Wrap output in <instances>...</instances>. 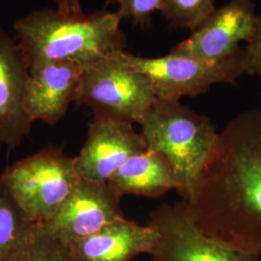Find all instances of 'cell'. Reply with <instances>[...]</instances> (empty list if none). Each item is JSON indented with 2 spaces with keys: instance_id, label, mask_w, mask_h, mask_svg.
Listing matches in <instances>:
<instances>
[{
  "instance_id": "cell-9",
  "label": "cell",
  "mask_w": 261,
  "mask_h": 261,
  "mask_svg": "<svg viewBox=\"0 0 261 261\" xmlns=\"http://www.w3.org/2000/svg\"><path fill=\"white\" fill-rule=\"evenodd\" d=\"M256 19L252 0H230L170 51L210 61L238 56L245 48L240 44L252 38Z\"/></svg>"
},
{
  "instance_id": "cell-4",
  "label": "cell",
  "mask_w": 261,
  "mask_h": 261,
  "mask_svg": "<svg viewBox=\"0 0 261 261\" xmlns=\"http://www.w3.org/2000/svg\"><path fill=\"white\" fill-rule=\"evenodd\" d=\"M126 51L85 66L75 103L96 118L140 124L157 97L148 79L130 65Z\"/></svg>"
},
{
  "instance_id": "cell-14",
  "label": "cell",
  "mask_w": 261,
  "mask_h": 261,
  "mask_svg": "<svg viewBox=\"0 0 261 261\" xmlns=\"http://www.w3.org/2000/svg\"><path fill=\"white\" fill-rule=\"evenodd\" d=\"M109 183L122 196L159 197L178 187L168 159L148 147L127 160Z\"/></svg>"
},
{
  "instance_id": "cell-12",
  "label": "cell",
  "mask_w": 261,
  "mask_h": 261,
  "mask_svg": "<svg viewBox=\"0 0 261 261\" xmlns=\"http://www.w3.org/2000/svg\"><path fill=\"white\" fill-rule=\"evenodd\" d=\"M28 64L16 39L0 25V142L16 149L31 132L24 109Z\"/></svg>"
},
{
  "instance_id": "cell-18",
  "label": "cell",
  "mask_w": 261,
  "mask_h": 261,
  "mask_svg": "<svg viewBox=\"0 0 261 261\" xmlns=\"http://www.w3.org/2000/svg\"><path fill=\"white\" fill-rule=\"evenodd\" d=\"M164 0H118L117 14L122 19H130L135 25L148 27L152 15L162 10Z\"/></svg>"
},
{
  "instance_id": "cell-17",
  "label": "cell",
  "mask_w": 261,
  "mask_h": 261,
  "mask_svg": "<svg viewBox=\"0 0 261 261\" xmlns=\"http://www.w3.org/2000/svg\"><path fill=\"white\" fill-rule=\"evenodd\" d=\"M216 9L215 0H164L161 13L172 27L194 32Z\"/></svg>"
},
{
  "instance_id": "cell-19",
  "label": "cell",
  "mask_w": 261,
  "mask_h": 261,
  "mask_svg": "<svg viewBox=\"0 0 261 261\" xmlns=\"http://www.w3.org/2000/svg\"><path fill=\"white\" fill-rule=\"evenodd\" d=\"M246 73L256 75L261 82V15L257 16L250 41L245 46Z\"/></svg>"
},
{
  "instance_id": "cell-2",
  "label": "cell",
  "mask_w": 261,
  "mask_h": 261,
  "mask_svg": "<svg viewBox=\"0 0 261 261\" xmlns=\"http://www.w3.org/2000/svg\"><path fill=\"white\" fill-rule=\"evenodd\" d=\"M117 12L69 14L34 10L13 23L15 39L28 69L58 61L90 65L125 51L126 36Z\"/></svg>"
},
{
  "instance_id": "cell-13",
  "label": "cell",
  "mask_w": 261,
  "mask_h": 261,
  "mask_svg": "<svg viewBox=\"0 0 261 261\" xmlns=\"http://www.w3.org/2000/svg\"><path fill=\"white\" fill-rule=\"evenodd\" d=\"M157 240L155 228L122 218L97 233L67 244L75 261H133L151 254Z\"/></svg>"
},
{
  "instance_id": "cell-5",
  "label": "cell",
  "mask_w": 261,
  "mask_h": 261,
  "mask_svg": "<svg viewBox=\"0 0 261 261\" xmlns=\"http://www.w3.org/2000/svg\"><path fill=\"white\" fill-rule=\"evenodd\" d=\"M0 180L31 222L45 224L63 204L80 176L75 157L48 147L12 164Z\"/></svg>"
},
{
  "instance_id": "cell-11",
  "label": "cell",
  "mask_w": 261,
  "mask_h": 261,
  "mask_svg": "<svg viewBox=\"0 0 261 261\" xmlns=\"http://www.w3.org/2000/svg\"><path fill=\"white\" fill-rule=\"evenodd\" d=\"M84 66L58 61L29 69L24 90V109L31 121L56 125L75 103Z\"/></svg>"
},
{
  "instance_id": "cell-6",
  "label": "cell",
  "mask_w": 261,
  "mask_h": 261,
  "mask_svg": "<svg viewBox=\"0 0 261 261\" xmlns=\"http://www.w3.org/2000/svg\"><path fill=\"white\" fill-rule=\"evenodd\" d=\"M130 65L145 75L158 99L180 100L205 93L215 84H234L246 73L245 48L238 56L210 61L175 53L142 57L125 53Z\"/></svg>"
},
{
  "instance_id": "cell-10",
  "label": "cell",
  "mask_w": 261,
  "mask_h": 261,
  "mask_svg": "<svg viewBox=\"0 0 261 261\" xmlns=\"http://www.w3.org/2000/svg\"><path fill=\"white\" fill-rule=\"evenodd\" d=\"M146 148L141 133L133 124L94 117L84 145L75 157L76 172L81 179L109 183L127 160Z\"/></svg>"
},
{
  "instance_id": "cell-8",
  "label": "cell",
  "mask_w": 261,
  "mask_h": 261,
  "mask_svg": "<svg viewBox=\"0 0 261 261\" xmlns=\"http://www.w3.org/2000/svg\"><path fill=\"white\" fill-rule=\"evenodd\" d=\"M121 198L110 183L80 178L55 216L42 225L62 242H75L124 218Z\"/></svg>"
},
{
  "instance_id": "cell-20",
  "label": "cell",
  "mask_w": 261,
  "mask_h": 261,
  "mask_svg": "<svg viewBox=\"0 0 261 261\" xmlns=\"http://www.w3.org/2000/svg\"><path fill=\"white\" fill-rule=\"evenodd\" d=\"M56 4V9L69 13V14H76L82 13V0H51Z\"/></svg>"
},
{
  "instance_id": "cell-7",
  "label": "cell",
  "mask_w": 261,
  "mask_h": 261,
  "mask_svg": "<svg viewBox=\"0 0 261 261\" xmlns=\"http://www.w3.org/2000/svg\"><path fill=\"white\" fill-rule=\"evenodd\" d=\"M157 232L151 261H261V256L215 242L190 221L185 202L163 204L149 215Z\"/></svg>"
},
{
  "instance_id": "cell-1",
  "label": "cell",
  "mask_w": 261,
  "mask_h": 261,
  "mask_svg": "<svg viewBox=\"0 0 261 261\" xmlns=\"http://www.w3.org/2000/svg\"><path fill=\"white\" fill-rule=\"evenodd\" d=\"M185 204L201 233L261 256V108L239 113L219 132Z\"/></svg>"
},
{
  "instance_id": "cell-16",
  "label": "cell",
  "mask_w": 261,
  "mask_h": 261,
  "mask_svg": "<svg viewBox=\"0 0 261 261\" xmlns=\"http://www.w3.org/2000/svg\"><path fill=\"white\" fill-rule=\"evenodd\" d=\"M5 261H75L66 243L36 224L28 239Z\"/></svg>"
},
{
  "instance_id": "cell-3",
  "label": "cell",
  "mask_w": 261,
  "mask_h": 261,
  "mask_svg": "<svg viewBox=\"0 0 261 261\" xmlns=\"http://www.w3.org/2000/svg\"><path fill=\"white\" fill-rule=\"evenodd\" d=\"M140 125L147 147L170 162L177 180L176 192L187 202L218 138L214 123L180 100L157 98Z\"/></svg>"
},
{
  "instance_id": "cell-15",
  "label": "cell",
  "mask_w": 261,
  "mask_h": 261,
  "mask_svg": "<svg viewBox=\"0 0 261 261\" xmlns=\"http://www.w3.org/2000/svg\"><path fill=\"white\" fill-rule=\"evenodd\" d=\"M35 226L0 180V261L16 252Z\"/></svg>"
}]
</instances>
